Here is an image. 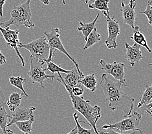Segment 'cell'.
<instances>
[{"label": "cell", "mask_w": 152, "mask_h": 134, "mask_svg": "<svg viewBox=\"0 0 152 134\" xmlns=\"http://www.w3.org/2000/svg\"><path fill=\"white\" fill-rule=\"evenodd\" d=\"M0 32H1L3 38L5 40L7 46L9 49H14L15 50L18 57H19V59L21 61V65H22L23 67H24L25 66V61L19 51V45L21 43L18 37L20 30H11L10 27L4 28L0 27Z\"/></svg>", "instance_id": "obj_9"}, {"label": "cell", "mask_w": 152, "mask_h": 134, "mask_svg": "<svg viewBox=\"0 0 152 134\" xmlns=\"http://www.w3.org/2000/svg\"><path fill=\"white\" fill-rule=\"evenodd\" d=\"M136 14L139 13V14H145L146 16L148 23L150 25H152V20H151V16H152V0H149L147 2V5L146 9L143 10V11H135Z\"/></svg>", "instance_id": "obj_27"}, {"label": "cell", "mask_w": 152, "mask_h": 134, "mask_svg": "<svg viewBox=\"0 0 152 134\" xmlns=\"http://www.w3.org/2000/svg\"><path fill=\"white\" fill-rule=\"evenodd\" d=\"M36 110L35 107H26L23 106L21 108H17V109L13 112L12 114L10 115L9 122L7 125V128L9 126H12L13 124L19 121H34V115L33 112Z\"/></svg>", "instance_id": "obj_11"}, {"label": "cell", "mask_w": 152, "mask_h": 134, "mask_svg": "<svg viewBox=\"0 0 152 134\" xmlns=\"http://www.w3.org/2000/svg\"><path fill=\"white\" fill-rule=\"evenodd\" d=\"M90 1H91V0H84V3L86 5H88Z\"/></svg>", "instance_id": "obj_37"}, {"label": "cell", "mask_w": 152, "mask_h": 134, "mask_svg": "<svg viewBox=\"0 0 152 134\" xmlns=\"http://www.w3.org/2000/svg\"><path fill=\"white\" fill-rule=\"evenodd\" d=\"M78 83L81 84L87 89L89 90L91 92H95L96 90L97 81L95 78V74L93 73L86 76H84V78H82L79 81Z\"/></svg>", "instance_id": "obj_17"}, {"label": "cell", "mask_w": 152, "mask_h": 134, "mask_svg": "<svg viewBox=\"0 0 152 134\" xmlns=\"http://www.w3.org/2000/svg\"><path fill=\"white\" fill-rule=\"evenodd\" d=\"M101 40V35L99 33H98L96 28H95L91 33L88 35L87 40L86 41V44L83 48V50H85L88 49L90 47L92 46L95 43H99Z\"/></svg>", "instance_id": "obj_20"}, {"label": "cell", "mask_w": 152, "mask_h": 134, "mask_svg": "<svg viewBox=\"0 0 152 134\" xmlns=\"http://www.w3.org/2000/svg\"><path fill=\"white\" fill-rule=\"evenodd\" d=\"M99 134H126V133H118L117 132H115L113 129H107V131H103V130H99ZM142 132L140 129H138L137 130H135L133 132L130 133H126V134H142Z\"/></svg>", "instance_id": "obj_29"}, {"label": "cell", "mask_w": 152, "mask_h": 134, "mask_svg": "<svg viewBox=\"0 0 152 134\" xmlns=\"http://www.w3.org/2000/svg\"><path fill=\"white\" fill-rule=\"evenodd\" d=\"M107 25V38L105 41V44L107 49H112L117 47V37L120 34V26L118 21L115 20V17H106Z\"/></svg>", "instance_id": "obj_10"}, {"label": "cell", "mask_w": 152, "mask_h": 134, "mask_svg": "<svg viewBox=\"0 0 152 134\" xmlns=\"http://www.w3.org/2000/svg\"><path fill=\"white\" fill-rule=\"evenodd\" d=\"M39 1H41V3H42V4L45 5H48L49 3H50L49 0H39Z\"/></svg>", "instance_id": "obj_35"}, {"label": "cell", "mask_w": 152, "mask_h": 134, "mask_svg": "<svg viewBox=\"0 0 152 134\" xmlns=\"http://www.w3.org/2000/svg\"><path fill=\"white\" fill-rule=\"evenodd\" d=\"M63 85L69 93L74 109L84 117L88 125L94 130L96 134H99V130L96 127V122L101 117L100 108L98 105L91 106V101L84 99L83 97L74 96L71 93V89L67 86Z\"/></svg>", "instance_id": "obj_2"}, {"label": "cell", "mask_w": 152, "mask_h": 134, "mask_svg": "<svg viewBox=\"0 0 152 134\" xmlns=\"http://www.w3.org/2000/svg\"><path fill=\"white\" fill-rule=\"evenodd\" d=\"M99 64L100 68L108 74L113 76V78L120 82L124 86H128L126 83L124 78L125 64L122 63H117L113 61V63H107L103 59H100Z\"/></svg>", "instance_id": "obj_8"}, {"label": "cell", "mask_w": 152, "mask_h": 134, "mask_svg": "<svg viewBox=\"0 0 152 134\" xmlns=\"http://www.w3.org/2000/svg\"><path fill=\"white\" fill-rule=\"evenodd\" d=\"M34 121H19L15 123L17 128L20 131L22 132L23 134H30L32 131V124Z\"/></svg>", "instance_id": "obj_25"}, {"label": "cell", "mask_w": 152, "mask_h": 134, "mask_svg": "<svg viewBox=\"0 0 152 134\" xmlns=\"http://www.w3.org/2000/svg\"><path fill=\"white\" fill-rule=\"evenodd\" d=\"M71 91L72 94H73L74 96L81 97L83 94H84V89L81 84L78 83V84L75 86L73 88L71 89Z\"/></svg>", "instance_id": "obj_28"}, {"label": "cell", "mask_w": 152, "mask_h": 134, "mask_svg": "<svg viewBox=\"0 0 152 134\" xmlns=\"http://www.w3.org/2000/svg\"><path fill=\"white\" fill-rule=\"evenodd\" d=\"M100 86L103 90L106 101H108V106L111 111L122 110L124 118L131 115L134 107L135 99L128 96L123 92L120 82L111 80L106 74L102 75Z\"/></svg>", "instance_id": "obj_1"}, {"label": "cell", "mask_w": 152, "mask_h": 134, "mask_svg": "<svg viewBox=\"0 0 152 134\" xmlns=\"http://www.w3.org/2000/svg\"><path fill=\"white\" fill-rule=\"evenodd\" d=\"M5 63H6L5 57L3 55L1 52L0 51V66L3 64H5Z\"/></svg>", "instance_id": "obj_33"}, {"label": "cell", "mask_w": 152, "mask_h": 134, "mask_svg": "<svg viewBox=\"0 0 152 134\" xmlns=\"http://www.w3.org/2000/svg\"><path fill=\"white\" fill-rule=\"evenodd\" d=\"M9 80L10 85L21 90V91H22L24 96L26 97V98H28V95L26 93V92H25V90L23 88V84L26 82V79L23 78V75L18 76V77H10L9 78Z\"/></svg>", "instance_id": "obj_22"}, {"label": "cell", "mask_w": 152, "mask_h": 134, "mask_svg": "<svg viewBox=\"0 0 152 134\" xmlns=\"http://www.w3.org/2000/svg\"><path fill=\"white\" fill-rule=\"evenodd\" d=\"M24 96L23 93L13 92L10 94L7 104L9 106L10 111L14 112L21 104V101Z\"/></svg>", "instance_id": "obj_18"}, {"label": "cell", "mask_w": 152, "mask_h": 134, "mask_svg": "<svg viewBox=\"0 0 152 134\" xmlns=\"http://www.w3.org/2000/svg\"><path fill=\"white\" fill-rule=\"evenodd\" d=\"M61 1H62V3H63L64 5L66 4V0H61Z\"/></svg>", "instance_id": "obj_38"}, {"label": "cell", "mask_w": 152, "mask_h": 134, "mask_svg": "<svg viewBox=\"0 0 152 134\" xmlns=\"http://www.w3.org/2000/svg\"><path fill=\"white\" fill-rule=\"evenodd\" d=\"M0 134H3V132L1 128H0Z\"/></svg>", "instance_id": "obj_39"}, {"label": "cell", "mask_w": 152, "mask_h": 134, "mask_svg": "<svg viewBox=\"0 0 152 134\" xmlns=\"http://www.w3.org/2000/svg\"><path fill=\"white\" fill-rule=\"evenodd\" d=\"M9 118L10 115L7 112L5 105L0 107V128L2 130L3 134H7V125L8 124Z\"/></svg>", "instance_id": "obj_24"}, {"label": "cell", "mask_w": 152, "mask_h": 134, "mask_svg": "<svg viewBox=\"0 0 152 134\" xmlns=\"http://www.w3.org/2000/svg\"><path fill=\"white\" fill-rule=\"evenodd\" d=\"M126 52L124 57L132 67H135L137 63L143 59L142 53L140 50V46L135 43L133 46L129 45L127 42H125Z\"/></svg>", "instance_id": "obj_14"}, {"label": "cell", "mask_w": 152, "mask_h": 134, "mask_svg": "<svg viewBox=\"0 0 152 134\" xmlns=\"http://www.w3.org/2000/svg\"><path fill=\"white\" fill-rule=\"evenodd\" d=\"M43 34L45 35V38L48 40V43L49 47V56L48 59H47L49 61H53V57L55 56V50H57L59 52L64 54L65 55L67 56L69 59L72 61L75 64V66L77 68V70L80 72V73H82V72L80 70V68L78 66V64L76 62L75 59L72 57L69 53L67 52L66 49L64 48V46L62 44L60 38V30L58 28H52L51 31L50 32H43Z\"/></svg>", "instance_id": "obj_4"}, {"label": "cell", "mask_w": 152, "mask_h": 134, "mask_svg": "<svg viewBox=\"0 0 152 134\" xmlns=\"http://www.w3.org/2000/svg\"><path fill=\"white\" fill-rule=\"evenodd\" d=\"M141 119V114L137 112L136 111H133L131 115L128 117L124 118L122 121L115 122L114 124L111 123H107V124L102 126L103 130L113 129L115 130V132H126L130 131V130H138L137 128L140 124Z\"/></svg>", "instance_id": "obj_6"}, {"label": "cell", "mask_w": 152, "mask_h": 134, "mask_svg": "<svg viewBox=\"0 0 152 134\" xmlns=\"http://www.w3.org/2000/svg\"><path fill=\"white\" fill-rule=\"evenodd\" d=\"M57 74L58 77L59 78L57 79V81H58L62 85L67 86L70 89H72L75 86L77 85L79 81L84 77L83 72L80 73L75 65L72 67V69L70 70L69 73L65 74L64 77L60 74V73Z\"/></svg>", "instance_id": "obj_13"}, {"label": "cell", "mask_w": 152, "mask_h": 134, "mask_svg": "<svg viewBox=\"0 0 152 134\" xmlns=\"http://www.w3.org/2000/svg\"><path fill=\"white\" fill-rule=\"evenodd\" d=\"M137 5L136 0H129L128 4L121 3V13L124 23L128 25L132 29L135 27V21L136 17L135 7Z\"/></svg>", "instance_id": "obj_12"}, {"label": "cell", "mask_w": 152, "mask_h": 134, "mask_svg": "<svg viewBox=\"0 0 152 134\" xmlns=\"http://www.w3.org/2000/svg\"><path fill=\"white\" fill-rule=\"evenodd\" d=\"M151 104L152 103H150L146 105H143V106H141L140 108H142L143 110L145 111L146 114L149 116H151L152 115V108H151Z\"/></svg>", "instance_id": "obj_30"}, {"label": "cell", "mask_w": 152, "mask_h": 134, "mask_svg": "<svg viewBox=\"0 0 152 134\" xmlns=\"http://www.w3.org/2000/svg\"><path fill=\"white\" fill-rule=\"evenodd\" d=\"M6 132H7V134H16V133H14V132L12 131V130H9V129H7Z\"/></svg>", "instance_id": "obj_36"}, {"label": "cell", "mask_w": 152, "mask_h": 134, "mask_svg": "<svg viewBox=\"0 0 152 134\" xmlns=\"http://www.w3.org/2000/svg\"><path fill=\"white\" fill-rule=\"evenodd\" d=\"M44 62L47 64V68H45L44 70H49L52 73L53 75H55V73H64L68 74L69 73L70 70H65L61 67L60 65L56 64L53 61H49L48 60H44Z\"/></svg>", "instance_id": "obj_23"}, {"label": "cell", "mask_w": 152, "mask_h": 134, "mask_svg": "<svg viewBox=\"0 0 152 134\" xmlns=\"http://www.w3.org/2000/svg\"><path fill=\"white\" fill-rule=\"evenodd\" d=\"M152 99V86L147 85L144 92L142 93V97L137 104V108H140L143 105H146L151 103Z\"/></svg>", "instance_id": "obj_21"}, {"label": "cell", "mask_w": 152, "mask_h": 134, "mask_svg": "<svg viewBox=\"0 0 152 134\" xmlns=\"http://www.w3.org/2000/svg\"><path fill=\"white\" fill-rule=\"evenodd\" d=\"M99 16L100 14H97L95 20H94L92 22L87 23H82V21H80L79 22V26L77 28V30L80 32H81L83 34V35H84L85 41L87 40V38H88L89 34L91 33V32L96 28L95 25L97 22L98 19H99Z\"/></svg>", "instance_id": "obj_16"}, {"label": "cell", "mask_w": 152, "mask_h": 134, "mask_svg": "<svg viewBox=\"0 0 152 134\" xmlns=\"http://www.w3.org/2000/svg\"><path fill=\"white\" fill-rule=\"evenodd\" d=\"M45 62L42 60H38L30 57V70L27 72V75L32 83H38L42 88H44L43 81L46 79H51L53 80L55 76L45 74L43 68Z\"/></svg>", "instance_id": "obj_7"}, {"label": "cell", "mask_w": 152, "mask_h": 134, "mask_svg": "<svg viewBox=\"0 0 152 134\" xmlns=\"http://www.w3.org/2000/svg\"><path fill=\"white\" fill-rule=\"evenodd\" d=\"M23 48L31 53V58L38 60H47L49 56V47L45 36H42L27 44L20 43L19 49Z\"/></svg>", "instance_id": "obj_5"}, {"label": "cell", "mask_w": 152, "mask_h": 134, "mask_svg": "<svg viewBox=\"0 0 152 134\" xmlns=\"http://www.w3.org/2000/svg\"><path fill=\"white\" fill-rule=\"evenodd\" d=\"M6 0H0V17H3V7L5 5Z\"/></svg>", "instance_id": "obj_32"}, {"label": "cell", "mask_w": 152, "mask_h": 134, "mask_svg": "<svg viewBox=\"0 0 152 134\" xmlns=\"http://www.w3.org/2000/svg\"><path fill=\"white\" fill-rule=\"evenodd\" d=\"M73 118L76 123V126L77 127L78 133L77 134H96L95 131L93 128L91 129H86L82 127V126L80 124V121H78V116L77 115V112H75L73 114Z\"/></svg>", "instance_id": "obj_26"}, {"label": "cell", "mask_w": 152, "mask_h": 134, "mask_svg": "<svg viewBox=\"0 0 152 134\" xmlns=\"http://www.w3.org/2000/svg\"><path fill=\"white\" fill-rule=\"evenodd\" d=\"M5 97L3 93L1 88H0V107H1L5 105Z\"/></svg>", "instance_id": "obj_31"}, {"label": "cell", "mask_w": 152, "mask_h": 134, "mask_svg": "<svg viewBox=\"0 0 152 134\" xmlns=\"http://www.w3.org/2000/svg\"><path fill=\"white\" fill-rule=\"evenodd\" d=\"M133 36H132L130 38L133 39V40L135 42L136 44L139 45L140 46L144 47V48L148 50V52L151 53V50L150 49V47L148 46L145 36L139 31V27L135 26V27H134L133 29Z\"/></svg>", "instance_id": "obj_15"}, {"label": "cell", "mask_w": 152, "mask_h": 134, "mask_svg": "<svg viewBox=\"0 0 152 134\" xmlns=\"http://www.w3.org/2000/svg\"><path fill=\"white\" fill-rule=\"evenodd\" d=\"M31 0H26V1L20 5L14 7L10 12V20L0 23V27L2 28L10 27L11 25L21 26L23 25L27 28H32L35 25L32 22V14L31 11Z\"/></svg>", "instance_id": "obj_3"}, {"label": "cell", "mask_w": 152, "mask_h": 134, "mask_svg": "<svg viewBox=\"0 0 152 134\" xmlns=\"http://www.w3.org/2000/svg\"><path fill=\"white\" fill-rule=\"evenodd\" d=\"M77 133H78V130H77V126H76L75 127L73 130H72L70 132H69L67 134H77Z\"/></svg>", "instance_id": "obj_34"}, {"label": "cell", "mask_w": 152, "mask_h": 134, "mask_svg": "<svg viewBox=\"0 0 152 134\" xmlns=\"http://www.w3.org/2000/svg\"><path fill=\"white\" fill-rule=\"evenodd\" d=\"M110 0H95L91 4H89L88 7L90 9H97L102 11V13H106L110 15V9L108 3Z\"/></svg>", "instance_id": "obj_19"}]
</instances>
